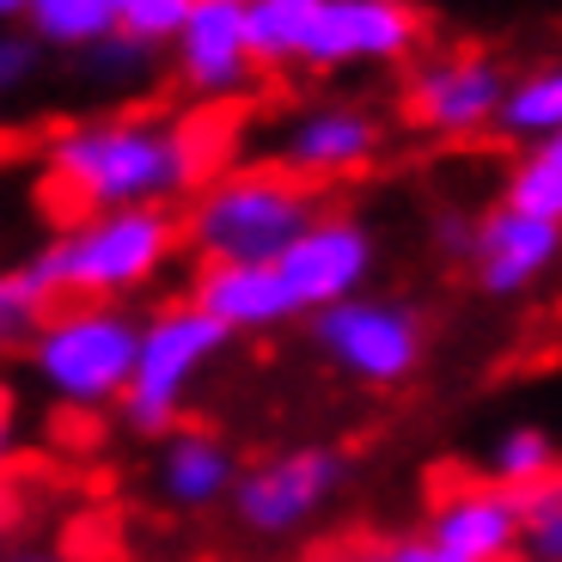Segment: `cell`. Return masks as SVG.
I'll return each mask as SVG.
<instances>
[{
    "instance_id": "cell-1",
    "label": "cell",
    "mask_w": 562,
    "mask_h": 562,
    "mask_svg": "<svg viewBox=\"0 0 562 562\" xmlns=\"http://www.w3.org/2000/svg\"><path fill=\"white\" fill-rule=\"evenodd\" d=\"M233 123L171 111H92L68 116L43 140V178L80 214L99 209H178L226 171Z\"/></svg>"
},
{
    "instance_id": "cell-2",
    "label": "cell",
    "mask_w": 562,
    "mask_h": 562,
    "mask_svg": "<svg viewBox=\"0 0 562 562\" xmlns=\"http://www.w3.org/2000/svg\"><path fill=\"white\" fill-rule=\"evenodd\" d=\"M251 37L269 74L397 68L422 49L416 0H251Z\"/></svg>"
},
{
    "instance_id": "cell-3",
    "label": "cell",
    "mask_w": 562,
    "mask_h": 562,
    "mask_svg": "<svg viewBox=\"0 0 562 562\" xmlns=\"http://www.w3.org/2000/svg\"><path fill=\"white\" fill-rule=\"evenodd\" d=\"M318 221L312 183L276 159L226 166L183 202V245L196 263H281L288 245Z\"/></svg>"
},
{
    "instance_id": "cell-4",
    "label": "cell",
    "mask_w": 562,
    "mask_h": 562,
    "mask_svg": "<svg viewBox=\"0 0 562 562\" xmlns=\"http://www.w3.org/2000/svg\"><path fill=\"white\" fill-rule=\"evenodd\" d=\"M178 245H183L178 209H99V214H74L61 233H49L37 263L61 300H116V306H128L154 281H166V269L178 263Z\"/></svg>"
},
{
    "instance_id": "cell-5",
    "label": "cell",
    "mask_w": 562,
    "mask_h": 562,
    "mask_svg": "<svg viewBox=\"0 0 562 562\" xmlns=\"http://www.w3.org/2000/svg\"><path fill=\"white\" fill-rule=\"evenodd\" d=\"M140 312L116 300H61L25 349L31 385L61 409H123L140 361Z\"/></svg>"
},
{
    "instance_id": "cell-6",
    "label": "cell",
    "mask_w": 562,
    "mask_h": 562,
    "mask_svg": "<svg viewBox=\"0 0 562 562\" xmlns=\"http://www.w3.org/2000/svg\"><path fill=\"white\" fill-rule=\"evenodd\" d=\"M226 342H233V330L221 318H209L190 294L147 312L135 380H128V397L116 409L128 422V435L166 440L171 428H183V409H190V397L214 373V361L226 355Z\"/></svg>"
},
{
    "instance_id": "cell-7",
    "label": "cell",
    "mask_w": 562,
    "mask_h": 562,
    "mask_svg": "<svg viewBox=\"0 0 562 562\" xmlns=\"http://www.w3.org/2000/svg\"><path fill=\"white\" fill-rule=\"evenodd\" d=\"M312 349L342 380L367 385V392H392V385L416 380L428 361V324L409 300L355 294L330 312H312Z\"/></svg>"
},
{
    "instance_id": "cell-8",
    "label": "cell",
    "mask_w": 562,
    "mask_h": 562,
    "mask_svg": "<svg viewBox=\"0 0 562 562\" xmlns=\"http://www.w3.org/2000/svg\"><path fill=\"white\" fill-rule=\"evenodd\" d=\"M349 483V459L324 440H300V447H276L257 464H245L239 490H233V520L251 538H300L324 507Z\"/></svg>"
},
{
    "instance_id": "cell-9",
    "label": "cell",
    "mask_w": 562,
    "mask_h": 562,
    "mask_svg": "<svg viewBox=\"0 0 562 562\" xmlns=\"http://www.w3.org/2000/svg\"><path fill=\"white\" fill-rule=\"evenodd\" d=\"M514 74L490 49H435L404 74V116L435 140H477L502 128Z\"/></svg>"
},
{
    "instance_id": "cell-10",
    "label": "cell",
    "mask_w": 562,
    "mask_h": 562,
    "mask_svg": "<svg viewBox=\"0 0 562 562\" xmlns=\"http://www.w3.org/2000/svg\"><path fill=\"white\" fill-rule=\"evenodd\" d=\"M171 74L202 111L239 104L263 80V56L251 37V0H196L171 43Z\"/></svg>"
},
{
    "instance_id": "cell-11",
    "label": "cell",
    "mask_w": 562,
    "mask_h": 562,
    "mask_svg": "<svg viewBox=\"0 0 562 562\" xmlns=\"http://www.w3.org/2000/svg\"><path fill=\"white\" fill-rule=\"evenodd\" d=\"M276 166H288L306 183H342L361 178L385 154V116L361 99H318L294 104L276 123Z\"/></svg>"
},
{
    "instance_id": "cell-12",
    "label": "cell",
    "mask_w": 562,
    "mask_h": 562,
    "mask_svg": "<svg viewBox=\"0 0 562 562\" xmlns=\"http://www.w3.org/2000/svg\"><path fill=\"white\" fill-rule=\"evenodd\" d=\"M276 269L288 281V294H294L300 318H312V312H330L342 300L367 294V281L380 269V239H373V226L361 214L318 209V221L288 245V257Z\"/></svg>"
},
{
    "instance_id": "cell-13",
    "label": "cell",
    "mask_w": 562,
    "mask_h": 562,
    "mask_svg": "<svg viewBox=\"0 0 562 562\" xmlns=\"http://www.w3.org/2000/svg\"><path fill=\"white\" fill-rule=\"evenodd\" d=\"M464 263H471L477 294L520 300V294H532L538 281H550L562 269V226L495 202L490 214L471 221V251H464Z\"/></svg>"
},
{
    "instance_id": "cell-14",
    "label": "cell",
    "mask_w": 562,
    "mask_h": 562,
    "mask_svg": "<svg viewBox=\"0 0 562 562\" xmlns=\"http://www.w3.org/2000/svg\"><path fill=\"white\" fill-rule=\"evenodd\" d=\"M422 532L435 538L452 562H507L526 557V495L502 483H452L435 495Z\"/></svg>"
},
{
    "instance_id": "cell-15",
    "label": "cell",
    "mask_w": 562,
    "mask_h": 562,
    "mask_svg": "<svg viewBox=\"0 0 562 562\" xmlns=\"http://www.w3.org/2000/svg\"><path fill=\"white\" fill-rule=\"evenodd\" d=\"M245 464L209 428H171L154 452V495L178 514H209V507H233Z\"/></svg>"
},
{
    "instance_id": "cell-16",
    "label": "cell",
    "mask_w": 562,
    "mask_h": 562,
    "mask_svg": "<svg viewBox=\"0 0 562 562\" xmlns=\"http://www.w3.org/2000/svg\"><path fill=\"white\" fill-rule=\"evenodd\" d=\"M190 300L209 318H221L233 337H263V330H281V324L300 318L276 263H196Z\"/></svg>"
},
{
    "instance_id": "cell-17",
    "label": "cell",
    "mask_w": 562,
    "mask_h": 562,
    "mask_svg": "<svg viewBox=\"0 0 562 562\" xmlns=\"http://www.w3.org/2000/svg\"><path fill=\"white\" fill-rule=\"evenodd\" d=\"M557 471H562V447L544 422H507V428H495L490 447H483V477L514 490V495L550 483Z\"/></svg>"
},
{
    "instance_id": "cell-18",
    "label": "cell",
    "mask_w": 562,
    "mask_h": 562,
    "mask_svg": "<svg viewBox=\"0 0 562 562\" xmlns=\"http://www.w3.org/2000/svg\"><path fill=\"white\" fill-rule=\"evenodd\" d=\"M56 306H61V294L49 288L37 257L0 263V355H25Z\"/></svg>"
},
{
    "instance_id": "cell-19",
    "label": "cell",
    "mask_w": 562,
    "mask_h": 562,
    "mask_svg": "<svg viewBox=\"0 0 562 562\" xmlns=\"http://www.w3.org/2000/svg\"><path fill=\"white\" fill-rule=\"evenodd\" d=\"M502 135L520 147H550L562 135V56L526 68L520 80L507 86L502 104Z\"/></svg>"
},
{
    "instance_id": "cell-20",
    "label": "cell",
    "mask_w": 562,
    "mask_h": 562,
    "mask_svg": "<svg viewBox=\"0 0 562 562\" xmlns=\"http://www.w3.org/2000/svg\"><path fill=\"white\" fill-rule=\"evenodd\" d=\"M25 31L43 49L86 56V49H99L104 37H116V0H31Z\"/></svg>"
},
{
    "instance_id": "cell-21",
    "label": "cell",
    "mask_w": 562,
    "mask_h": 562,
    "mask_svg": "<svg viewBox=\"0 0 562 562\" xmlns=\"http://www.w3.org/2000/svg\"><path fill=\"white\" fill-rule=\"evenodd\" d=\"M502 202L562 226V159L550 147H520V159L502 171Z\"/></svg>"
},
{
    "instance_id": "cell-22",
    "label": "cell",
    "mask_w": 562,
    "mask_h": 562,
    "mask_svg": "<svg viewBox=\"0 0 562 562\" xmlns=\"http://www.w3.org/2000/svg\"><path fill=\"white\" fill-rule=\"evenodd\" d=\"M190 13H196V0H116V37L140 43L154 56H171Z\"/></svg>"
},
{
    "instance_id": "cell-23",
    "label": "cell",
    "mask_w": 562,
    "mask_h": 562,
    "mask_svg": "<svg viewBox=\"0 0 562 562\" xmlns=\"http://www.w3.org/2000/svg\"><path fill=\"white\" fill-rule=\"evenodd\" d=\"M526 562H562V471L526 490Z\"/></svg>"
},
{
    "instance_id": "cell-24",
    "label": "cell",
    "mask_w": 562,
    "mask_h": 562,
    "mask_svg": "<svg viewBox=\"0 0 562 562\" xmlns=\"http://www.w3.org/2000/svg\"><path fill=\"white\" fill-rule=\"evenodd\" d=\"M43 49L25 25H0V104H19L43 74Z\"/></svg>"
},
{
    "instance_id": "cell-25",
    "label": "cell",
    "mask_w": 562,
    "mask_h": 562,
    "mask_svg": "<svg viewBox=\"0 0 562 562\" xmlns=\"http://www.w3.org/2000/svg\"><path fill=\"white\" fill-rule=\"evenodd\" d=\"M86 74L99 86H140L147 80V68H154V49H140V43H128V37H104L99 49H86Z\"/></svg>"
},
{
    "instance_id": "cell-26",
    "label": "cell",
    "mask_w": 562,
    "mask_h": 562,
    "mask_svg": "<svg viewBox=\"0 0 562 562\" xmlns=\"http://www.w3.org/2000/svg\"><path fill=\"white\" fill-rule=\"evenodd\" d=\"M13 459H19V397L0 385V477H7Z\"/></svg>"
},
{
    "instance_id": "cell-27",
    "label": "cell",
    "mask_w": 562,
    "mask_h": 562,
    "mask_svg": "<svg viewBox=\"0 0 562 562\" xmlns=\"http://www.w3.org/2000/svg\"><path fill=\"white\" fill-rule=\"evenodd\" d=\"M392 557H397V562H452V557H447V550H440L428 532H416V538H397V544H392Z\"/></svg>"
},
{
    "instance_id": "cell-28",
    "label": "cell",
    "mask_w": 562,
    "mask_h": 562,
    "mask_svg": "<svg viewBox=\"0 0 562 562\" xmlns=\"http://www.w3.org/2000/svg\"><path fill=\"white\" fill-rule=\"evenodd\" d=\"M324 562H397V557H392V544H349V550H337V557H324Z\"/></svg>"
},
{
    "instance_id": "cell-29",
    "label": "cell",
    "mask_w": 562,
    "mask_h": 562,
    "mask_svg": "<svg viewBox=\"0 0 562 562\" xmlns=\"http://www.w3.org/2000/svg\"><path fill=\"white\" fill-rule=\"evenodd\" d=\"M0 562H68L61 550H43V544H25V550H7Z\"/></svg>"
},
{
    "instance_id": "cell-30",
    "label": "cell",
    "mask_w": 562,
    "mask_h": 562,
    "mask_svg": "<svg viewBox=\"0 0 562 562\" xmlns=\"http://www.w3.org/2000/svg\"><path fill=\"white\" fill-rule=\"evenodd\" d=\"M31 0H0V25H25Z\"/></svg>"
},
{
    "instance_id": "cell-31",
    "label": "cell",
    "mask_w": 562,
    "mask_h": 562,
    "mask_svg": "<svg viewBox=\"0 0 562 562\" xmlns=\"http://www.w3.org/2000/svg\"><path fill=\"white\" fill-rule=\"evenodd\" d=\"M7 526H13V502H7V495H0V532H7Z\"/></svg>"
},
{
    "instance_id": "cell-32",
    "label": "cell",
    "mask_w": 562,
    "mask_h": 562,
    "mask_svg": "<svg viewBox=\"0 0 562 562\" xmlns=\"http://www.w3.org/2000/svg\"><path fill=\"white\" fill-rule=\"evenodd\" d=\"M550 154H557V159H562V135H557V140H550Z\"/></svg>"
}]
</instances>
